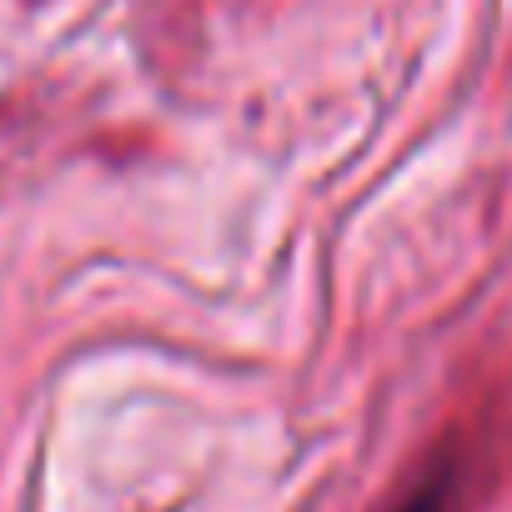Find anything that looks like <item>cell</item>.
Here are the masks:
<instances>
[{
    "instance_id": "obj_1",
    "label": "cell",
    "mask_w": 512,
    "mask_h": 512,
    "mask_svg": "<svg viewBox=\"0 0 512 512\" xmlns=\"http://www.w3.org/2000/svg\"><path fill=\"white\" fill-rule=\"evenodd\" d=\"M407 512H432V507H427V502H417V507H407Z\"/></svg>"
}]
</instances>
